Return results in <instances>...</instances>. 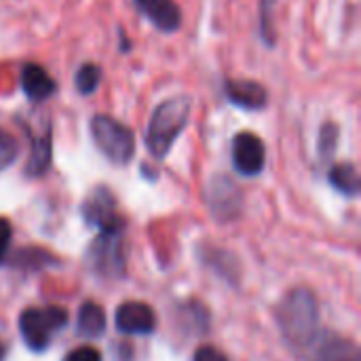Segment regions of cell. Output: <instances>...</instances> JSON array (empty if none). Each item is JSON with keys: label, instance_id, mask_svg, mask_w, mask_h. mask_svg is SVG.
Returning <instances> with one entry per match:
<instances>
[{"label": "cell", "instance_id": "1", "mask_svg": "<svg viewBox=\"0 0 361 361\" xmlns=\"http://www.w3.org/2000/svg\"><path fill=\"white\" fill-rule=\"evenodd\" d=\"M190 112L192 99L188 95L169 97L154 108L146 129V148L157 161H163L169 154L171 146L186 129Z\"/></svg>", "mask_w": 361, "mask_h": 361}, {"label": "cell", "instance_id": "2", "mask_svg": "<svg viewBox=\"0 0 361 361\" xmlns=\"http://www.w3.org/2000/svg\"><path fill=\"white\" fill-rule=\"evenodd\" d=\"M91 140L95 148L114 165L131 163L135 154V133L125 123L108 114H95L89 123Z\"/></svg>", "mask_w": 361, "mask_h": 361}, {"label": "cell", "instance_id": "3", "mask_svg": "<svg viewBox=\"0 0 361 361\" xmlns=\"http://www.w3.org/2000/svg\"><path fill=\"white\" fill-rule=\"evenodd\" d=\"M68 324V313L61 307L27 309L19 317V332L32 351H44L51 336Z\"/></svg>", "mask_w": 361, "mask_h": 361}, {"label": "cell", "instance_id": "4", "mask_svg": "<svg viewBox=\"0 0 361 361\" xmlns=\"http://www.w3.org/2000/svg\"><path fill=\"white\" fill-rule=\"evenodd\" d=\"M82 216L89 224L97 226L102 233H123V218L116 212V201L112 197V192L104 186L95 188L85 205H82Z\"/></svg>", "mask_w": 361, "mask_h": 361}, {"label": "cell", "instance_id": "5", "mask_svg": "<svg viewBox=\"0 0 361 361\" xmlns=\"http://www.w3.org/2000/svg\"><path fill=\"white\" fill-rule=\"evenodd\" d=\"M233 165L241 176H260L267 165V146L254 131H239L233 140Z\"/></svg>", "mask_w": 361, "mask_h": 361}, {"label": "cell", "instance_id": "6", "mask_svg": "<svg viewBox=\"0 0 361 361\" xmlns=\"http://www.w3.org/2000/svg\"><path fill=\"white\" fill-rule=\"evenodd\" d=\"M89 267L104 275H118L123 271V233H99L87 252Z\"/></svg>", "mask_w": 361, "mask_h": 361}, {"label": "cell", "instance_id": "7", "mask_svg": "<svg viewBox=\"0 0 361 361\" xmlns=\"http://www.w3.org/2000/svg\"><path fill=\"white\" fill-rule=\"evenodd\" d=\"M288 305H290V309L283 311V328L288 332H292L296 341L307 338L309 330L313 332V326L317 322L313 296H309L307 292H296L290 296Z\"/></svg>", "mask_w": 361, "mask_h": 361}, {"label": "cell", "instance_id": "8", "mask_svg": "<svg viewBox=\"0 0 361 361\" xmlns=\"http://www.w3.org/2000/svg\"><path fill=\"white\" fill-rule=\"evenodd\" d=\"M207 205L214 212V216H218L220 220H228L239 214L241 192L231 178L216 176L207 184Z\"/></svg>", "mask_w": 361, "mask_h": 361}, {"label": "cell", "instance_id": "9", "mask_svg": "<svg viewBox=\"0 0 361 361\" xmlns=\"http://www.w3.org/2000/svg\"><path fill=\"white\" fill-rule=\"evenodd\" d=\"M137 11L163 34H173L182 25V11L176 0H133Z\"/></svg>", "mask_w": 361, "mask_h": 361}, {"label": "cell", "instance_id": "10", "mask_svg": "<svg viewBox=\"0 0 361 361\" xmlns=\"http://www.w3.org/2000/svg\"><path fill=\"white\" fill-rule=\"evenodd\" d=\"M116 328L123 334H150L157 328L154 311L144 302H125L114 315Z\"/></svg>", "mask_w": 361, "mask_h": 361}, {"label": "cell", "instance_id": "11", "mask_svg": "<svg viewBox=\"0 0 361 361\" xmlns=\"http://www.w3.org/2000/svg\"><path fill=\"white\" fill-rule=\"evenodd\" d=\"M224 93L231 104L243 110H262L269 102V91L258 80L247 78H228L224 82Z\"/></svg>", "mask_w": 361, "mask_h": 361}, {"label": "cell", "instance_id": "12", "mask_svg": "<svg viewBox=\"0 0 361 361\" xmlns=\"http://www.w3.org/2000/svg\"><path fill=\"white\" fill-rule=\"evenodd\" d=\"M19 82H21V91L25 93V97L32 102H44L57 91V82L53 80V76L42 66L32 63V61L23 63Z\"/></svg>", "mask_w": 361, "mask_h": 361}, {"label": "cell", "instance_id": "13", "mask_svg": "<svg viewBox=\"0 0 361 361\" xmlns=\"http://www.w3.org/2000/svg\"><path fill=\"white\" fill-rule=\"evenodd\" d=\"M53 161V135H51V125L44 123V129L32 133V152L25 165V173L30 178H40L47 173Z\"/></svg>", "mask_w": 361, "mask_h": 361}, {"label": "cell", "instance_id": "14", "mask_svg": "<svg viewBox=\"0 0 361 361\" xmlns=\"http://www.w3.org/2000/svg\"><path fill=\"white\" fill-rule=\"evenodd\" d=\"M76 326H78L80 336H87V338L102 336L104 330H106V313H104V309L99 305H95V302H85L78 309Z\"/></svg>", "mask_w": 361, "mask_h": 361}, {"label": "cell", "instance_id": "15", "mask_svg": "<svg viewBox=\"0 0 361 361\" xmlns=\"http://www.w3.org/2000/svg\"><path fill=\"white\" fill-rule=\"evenodd\" d=\"M330 184L345 197H355L360 192V171L353 163H336L330 169Z\"/></svg>", "mask_w": 361, "mask_h": 361}, {"label": "cell", "instance_id": "16", "mask_svg": "<svg viewBox=\"0 0 361 361\" xmlns=\"http://www.w3.org/2000/svg\"><path fill=\"white\" fill-rule=\"evenodd\" d=\"M322 361H361L360 349L351 341L334 338L322 349Z\"/></svg>", "mask_w": 361, "mask_h": 361}, {"label": "cell", "instance_id": "17", "mask_svg": "<svg viewBox=\"0 0 361 361\" xmlns=\"http://www.w3.org/2000/svg\"><path fill=\"white\" fill-rule=\"evenodd\" d=\"M74 82H76V89L80 95H91L97 91L99 82H102V70L97 63H82L78 70H76V76H74Z\"/></svg>", "mask_w": 361, "mask_h": 361}, {"label": "cell", "instance_id": "18", "mask_svg": "<svg viewBox=\"0 0 361 361\" xmlns=\"http://www.w3.org/2000/svg\"><path fill=\"white\" fill-rule=\"evenodd\" d=\"M338 140H341V129L336 123L328 121L322 125V131H319V140H317V150H319V157L322 161H330L336 152V146H338Z\"/></svg>", "mask_w": 361, "mask_h": 361}, {"label": "cell", "instance_id": "19", "mask_svg": "<svg viewBox=\"0 0 361 361\" xmlns=\"http://www.w3.org/2000/svg\"><path fill=\"white\" fill-rule=\"evenodd\" d=\"M19 157V142L15 135L0 127V171L8 169Z\"/></svg>", "mask_w": 361, "mask_h": 361}, {"label": "cell", "instance_id": "20", "mask_svg": "<svg viewBox=\"0 0 361 361\" xmlns=\"http://www.w3.org/2000/svg\"><path fill=\"white\" fill-rule=\"evenodd\" d=\"M277 0H260V36L262 40L273 47L275 44V32H273V8Z\"/></svg>", "mask_w": 361, "mask_h": 361}, {"label": "cell", "instance_id": "21", "mask_svg": "<svg viewBox=\"0 0 361 361\" xmlns=\"http://www.w3.org/2000/svg\"><path fill=\"white\" fill-rule=\"evenodd\" d=\"M63 361H102V355L93 347H80V349L70 351Z\"/></svg>", "mask_w": 361, "mask_h": 361}, {"label": "cell", "instance_id": "22", "mask_svg": "<svg viewBox=\"0 0 361 361\" xmlns=\"http://www.w3.org/2000/svg\"><path fill=\"white\" fill-rule=\"evenodd\" d=\"M192 361H228V357L222 351H218L216 347H199L195 351Z\"/></svg>", "mask_w": 361, "mask_h": 361}, {"label": "cell", "instance_id": "23", "mask_svg": "<svg viewBox=\"0 0 361 361\" xmlns=\"http://www.w3.org/2000/svg\"><path fill=\"white\" fill-rule=\"evenodd\" d=\"M11 235H13V226L6 218H0V260L6 254V247L11 243Z\"/></svg>", "mask_w": 361, "mask_h": 361}, {"label": "cell", "instance_id": "24", "mask_svg": "<svg viewBox=\"0 0 361 361\" xmlns=\"http://www.w3.org/2000/svg\"><path fill=\"white\" fill-rule=\"evenodd\" d=\"M4 357V347H2V343H0V361Z\"/></svg>", "mask_w": 361, "mask_h": 361}]
</instances>
